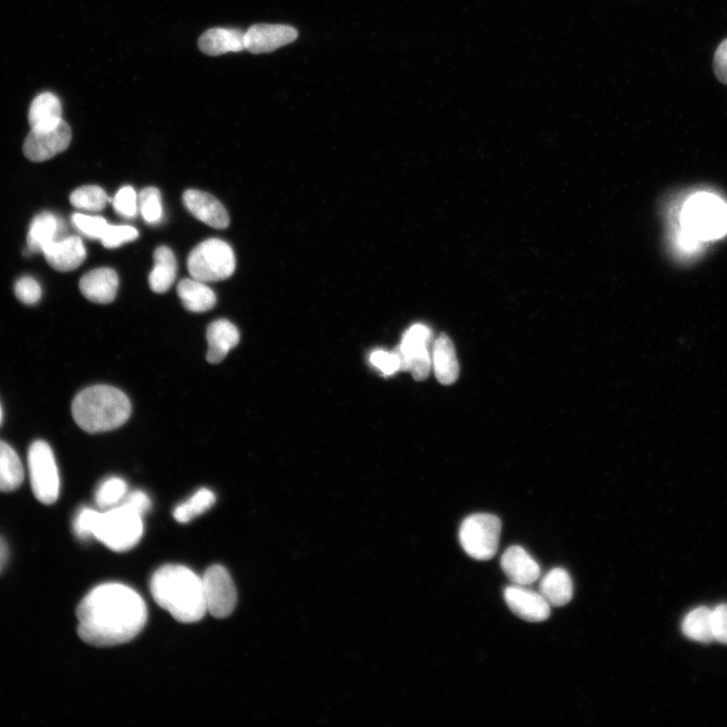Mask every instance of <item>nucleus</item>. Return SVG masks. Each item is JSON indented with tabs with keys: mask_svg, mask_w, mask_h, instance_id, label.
I'll return each mask as SVG.
<instances>
[{
	"mask_svg": "<svg viewBox=\"0 0 727 727\" xmlns=\"http://www.w3.org/2000/svg\"><path fill=\"white\" fill-rule=\"evenodd\" d=\"M77 633L86 644L114 647L134 640L145 628L147 605L129 586L108 583L91 590L77 607Z\"/></svg>",
	"mask_w": 727,
	"mask_h": 727,
	"instance_id": "obj_1",
	"label": "nucleus"
},
{
	"mask_svg": "<svg viewBox=\"0 0 727 727\" xmlns=\"http://www.w3.org/2000/svg\"><path fill=\"white\" fill-rule=\"evenodd\" d=\"M157 604L182 623L197 622L207 612L202 578L181 565L158 569L151 580Z\"/></svg>",
	"mask_w": 727,
	"mask_h": 727,
	"instance_id": "obj_2",
	"label": "nucleus"
},
{
	"mask_svg": "<svg viewBox=\"0 0 727 727\" xmlns=\"http://www.w3.org/2000/svg\"><path fill=\"white\" fill-rule=\"evenodd\" d=\"M131 412L128 396L108 385L88 387L72 403L76 424L90 434L110 432L122 427L129 420Z\"/></svg>",
	"mask_w": 727,
	"mask_h": 727,
	"instance_id": "obj_3",
	"label": "nucleus"
},
{
	"mask_svg": "<svg viewBox=\"0 0 727 727\" xmlns=\"http://www.w3.org/2000/svg\"><path fill=\"white\" fill-rule=\"evenodd\" d=\"M700 243L722 238L727 234V204L708 192L692 196L681 213V229Z\"/></svg>",
	"mask_w": 727,
	"mask_h": 727,
	"instance_id": "obj_4",
	"label": "nucleus"
},
{
	"mask_svg": "<svg viewBox=\"0 0 727 727\" xmlns=\"http://www.w3.org/2000/svg\"><path fill=\"white\" fill-rule=\"evenodd\" d=\"M143 533L142 515L124 504L105 512L97 511L92 528V538L115 552L136 547Z\"/></svg>",
	"mask_w": 727,
	"mask_h": 727,
	"instance_id": "obj_5",
	"label": "nucleus"
},
{
	"mask_svg": "<svg viewBox=\"0 0 727 727\" xmlns=\"http://www.w3.org/2000/svg\"><path fill=\"white\" fill-rule=\"evenodd\" d=\"M192 278L204 283L230 278L236 270V257L232 247L220 239L206 240L197 245L187 261Z\"/></svg>",
	"mask_w": 727,
	"mask_h": 727,
	"instance_id": "obj_6",
	"label": "nucleus"
},
{
	"mask_svg": "<svg viewBox=\"0 0 727 727\" xmlns=\"http://www.w3.org/2000/svg\"><path fill=\"white\" fill-rule=\"evenodd\" d=\"M502 531L500 519L490 513H476L464 519L459 539L464 551L478 561L491 560L497 553Z\"/></svg>",
	"mask_w": 727,
	"mask_h": 727,
	"instance_id": "obj_7",
	"label": "nucleus"
},
{
	"mask_svg": "<svg viewBox=\"0 0 727 727\" xmlns=\"http://www.w3.org/2000/svg\"><path fill=\"white\" fill-rule=\"evenodd\" d=\"M28 465L35 497L46 505L55 503L60 493V476L50 445L34 442L29 449Z\"/></svg>",
	"mask_w": 727,
	"mask_h": 727,
	"instance_id": "obj_8",
	"label": "nucleus"
},
{
	"mask_svg": "<svg viewBox=\"0 0 727 727\" xmlns=\"http://www.w3.org/2000/svg\"><path fill=\"white\" fill-rule=\"evenodd\" d=\"M432 331L425 325L412 326L403 336L396 350L401 370L409 371L417 381H424L433 368L430 343Z\"/></svg>",
	"mask_w": 727,
	"mask_h": 727,
	"instance_id": "obj_9",
	"label": "nucleus"
},
{
	"mask_svg": "<svg viewBox=\"0 0 727 727\" xmlns=\"http://www.w3.org/2000/svg\"><path fill=\"white\" fill-rule=\"evenodd\" d=\"M202 583L207 611L216 618L230 616L237 606L238 592L228 570L212 566L204 573Z\"/></svg>",
	"mask_w": 727,
	"mask_h": 727,
	"instance_id": "obj_10",
	"label": "nucleus"
},
{
	"mask_svg": "<svg viewBox=\"0 0 727 727\" xmlns=\"http://www.w3.org/2000/svg\"><path fill=\"white\" fill-rule=\"evenodd\" d=\"M71 139V129L64 121L52 129H32L24 143V154L30 161L45 162L66 151Z\"/></svg>",
	"mask_w": 727,
	"mask_h": 727,
	"instance_id": "obj_11",
	"label": "nucleus"
},
{
	"mask_svg": "<svg viewBox=\"0 0 727 727\" xmlns=\"http://www.w3.org/2000/svg\"><path fill=\"white\" fill-rule=\"evenodd\" d=\"M509 609L519 618L529 622H542L551 615V605L540 592L521 585H511L504 590Z\"/></svg>",
	"mask_w": 727,
	"mask_h": 727,
	"instance_id": "obj_12",
	"label": "nucleus"
},
{
	"mask_svg": "<svg viewBox=\"0 0 727 727\" xmlns=\"http://www.w3.org/2000/svg\"><path fill=\"white\" fill-rule=\"evenodd\" d=\"M182 199L186 210L205 225L219 230L230 226L226 207L212 194L189 189L184 192Z\"/></svg>",
	"mask_w": 727,
	"mask_h": 727,
	"instance_id": "obj_13",
	"label": "nucleus"
},
{
	"mask_svg": "<svg viewBox=\"0 0 727 727\" xmlns=\"http://www.w3.org/2000/svg\"><path fill=\"white\" fill-rule=\"evenodd\" d=\"M297 37V31L290 26L254 25L246 32V50L252 54L271 53L293 43Z\"/></svg>",
	"mask_w": 727,
	"mask_h": 727,
	"instance_id": "obj_14",
	"label": "nucleus"
},
{
	"mask_svg": "<svg viewBox=\"0 0 727 727\" xmlns=\"http://www.w3.org/2000/svg\"><path fill=\"white\" fill-rule=\"evenodd\" d=\"M501 568L514 585L529 586L541 577L540 565L519 546H512L504 552Z\"/></svg>",
	"mask_w": 727,
	"mask_h": 727,
	"instance_id": "obj_15",
	"label": "nucleus"
},
{
	"mask_svg": "<svg viewBox=\"0 0 727 727\" xmlns=\"http://www.w3.org/2000/svg\"><path fill=\"white\" fill-rule=\"evenodd\" d=\"M119 284V276L114 269L98 268L86 273L81 278L79 287L89 301L108 304L115 300Z\"/></svg>",
	"mask_w": 727,
	"mask_h": 727,
	"instance_id": "obj_16",
	"label": "nucleus"
},
{
	"mask_svg": "<svg viewBox=\"0 0 727 727\" xmlns=\"http://www.w3.org/2000/svg\"><path fill=\"white\" fill-rule=\"evenodd\" d=\"M48 264L59 272L77 269L86 259V249L82 240L69 236L57 240L43 251Z\"/></svg>",
	"mask_w": 727,
	"mask_h": 727,
	"instance_id": "obj_17",
	"label": "nucleus"
},
{
	"mask_svg": "<svg viewBox=\"0 0 727 727\" xmlns=\"http://www.w3.org/2000/svg\"><path fill=\"white\" fill-rule=\"evenodd\" d=\"M206 340L209 344L206 354L207 361L219 364L224 361L232 349L237 347L240 342V333L231 322L219 320L207 328Z\"/></svg>",
	"mask_w": 727,
	"mask_h": 727,
	"instance_id": "obj_18",
	"label": "nucleus"
},
{
	"mask_svg": "<svg viewBox=\"0 0 727 727\" xmlns=\"http://www.w3.org/2000/svg\"><path fill=\"white\" fill-rule=\"evenodd\" d=\"M246 32L238 29L214 28L207 30L198 40V47L207 56H221L246 50Z\"/></svg>",
	"mask_w": 727,
	"mask_h": 727,
	"instance_id": "obj_19",
	"label": "nucleus"
},
{
	"mask_svg": "<svg viewBox=\"0 0 727 727\" xmlns=\"http://www.w3.org/2000/svg\"><path fill=\"white\" fill-rule=\"evenodd\" d=\"M432 363L436 377L442 384L451 385L457 381L460 367L456 349L452 340L445 334L434 344Z\"/></svg>",
	"mask_w": 727,
	"mask_h": 727,
	"instance_id": "obj_20",
	"label": "nucleus"
},
{
	"mask_svg": "<svg viewBox=\"0 0 727 727\" xmlns=\"http://www.w3.org/2000/svg\"><path fill=\"white\" fill-rule=\"evenodd\" d=\"M63 223L53 214L45 212L38 215L32 222L28 234V249L32 254L43 253L53 242L63 239Z\"/></svg>",
	"mask_w": 727,
	"mask_h": 727,
	"instance_id": "obj_21",
	"label": "nucleus"
},
{
	"mask_svg": "<svg viewBox=\"0 0 727 727\" xmlns=\"http://www.w3.org/2000/svg\"><path fill=\"white\" fill-rule=\"evenodd\" d=\"M177 294L183 306L191 313H205L217 304V295L204 282L186 278L179 282Z\"/></svg>",
	"mask_w": 727,
	"mask_h": 727,
	"instance_id": "obj_22",
	"label": "nucleus"
},
{
	"mask_svg": "<svg viewBox=\"0 0 727 727\" xmlns=\"http://www.w3.org/2000/svg\"><path fill=\"white\" fill-rule=\"evenodd\" d=\"M62 121L61 102L55 94L45 92L34 99L29 112V123L33 130L52 129Z\"/></svg>",
	"mask_w": 727,
	"mask_h": 727,
	"instance_id": "obj_23",
	"label": "nucleus"
},
{
	"mask_svg": "<svg viewBox=\"0 0 727 727\" xmlns=\"http://www.w3.org/2000/svg\"><path fill=\"white\" fill-rule=\"evenodd\" d=\"M177 276V261L173 251L161 246L154 253V268L149 275V284L156 293H165L173 285Z\"/></svg>",
	"mask_w": 727,
	"mask_h": 727,
	"instance_id": "obj_24",
	"label": "nucleus"
},
{
	"mask_svg": "<svg viewBox=\"0 0 727 727\" xmlns=\"http://www.w3.org/2000/svg\"><path fill=\"white\" fill-rule=\"evenodd\" d=\"M573 582L569 573L562 568L551 570L541 581L540 593L551 606L562 607L573 598Z\"/></svg>",
	"mask_w": 727,
	"mask_h": 727,
	"instance_id": "obj_25",
	"label": "nucleus"
},
{
	"mask_svg": "<svg viewBox=\"0 0 727 727\" xmlns=\"http://www.w3.org/2000/svg\"><path fill=\"white\" fill-rule=\"evenodd\" d=\"M24 467L17 452L0 441V492H12L24 481Z\"/></svg>",
	"mask_w": 727,
	"mask_h": 727,
	"instance_id": "obj_26",
	"label": "nucleus"
},
{
	"mask_svg": "<svg viewBox=\"0 0 727 727\" xmlns=\"http://www.w3.org/2000/svg\"><path fill=\"white\" fill-rule=\"evenodd\" d=\"M682 632L688 639L709 644L714 641L712 633V610L698 607L686 615L682 622Z\"/></svg>",
	"mask_w": 727,
	"mask_h": 727,
	"instance_id": "obj_27",
	"label": "nucleus"
},
{
	"mask_svg": "<svg viewBox=\"0 0 727 727\" xmlns=\"http://www.w3.org/2000/svg\"><path fill=\"white\" fill-rule=\"evenodd\" d=\"M216 495L209 489L202 488L191 498L178 505L174 510V518L180 524H187L193 518L211 509L216 503Z\"/></svg>",
	"mask_w": 727,
	"mask_h": 727,
	"instance_id": "obj_28",
	"label": "nucleus"
},
{
	"mask_svg": "<svg viewBox=\"0 0 727 727\" xmlns=\"http://www.w3.org/2000/svg\"><path fill=\"white\" fill-rule=\"evenodd\" d=\"M112 201L107 192L96 185L77 188L70 195V202L75 209L85 212H100Z\"/></svg>",
	"mask_w": 727,
	"mask_h": 727,
	"instance_id": "obj_29",
	"label": "nucleus"
},
{
	"mask_svg": "<svg viewBox=\"0 0 727 727\" xmlns=\"http://www.w3.org/2000/svg\"><path fill=\"white\" fill-rule=\"evenodd\" d=\"M127 492V483L121 478L113 477L99 485L95 493V501L101 509H110L119 505Z\"/></svg>",
	"mask_w": 727,
	"mask_h": 727,
	"instance_id": "obj_30",
	"label": "nucleus"
},
{
	"mask_svg": "<svg viewBox=\"0 0 727 727\" xmlns=\"http://www.w3.org/2000/svg\"><path fill=\"white\" fill-rule=\"evenodd\" d=\"M139 210L149 225H156L163 219L161 192L156 187L143 189L138 196Z\"/></svg>",
	"mask_w": 727,
	"mask_h": 727,
	"instance_id": "obj_31",
	"label": "nucleus"
},
{
	"mask_svg": "<svg viewBox=\"0 0 727 727\" xmlns=\"http://www.w3.org/2000/svg\"><path fill=\"white\" fill-rule=\"evenodd\" d=\"M138 238V230L131 226L109 225L100 241L103 247H106L107 249H116L124 244L136 241Z\"/></svg>",
	"mask_w": 727,
	"mask_h": 727,
	"instance_id": "obj_32",
	"label": "nucleus"
},
{
	"mask_svg": "<svg viewBox=\"0 0 727 727\" xmlns=\"http://www.w3.org/2000/svg\"><path fill=\"white\" fill-rule=\"evenodd\" d=\"M116 212L124 218L133 219L139 210L138 195L132 186L121 188L112 200Z\"/></svg>",
	"mask_w": 727,
	"mask_h": 727,
	"instance_id": "obj_33",
	"label": "nucleus"
},
{
	"mask_svg": "<svg viewBox=\"0 0 727 727\" xmlns=\"http://www.w3.org/2000/svg\"><path fill=\"white\" fill-rule=\"evenodd\" d=\"M74 226L88 238L101 239L107 231L109 224L102 217L87 216L83 214H75L72 217Z\"/></svg>",
	"mask_w": 727,
	"mask_h": 727,
	"instance_id": "obj_34",
	"label": "nucleus"
},
{
	"mask_svg": "<svg viewBox=\"0 0 727 727\" xmlns=\"http://www.w3.org/2000/svg\"><path fill=\"white\" fill-rule=\"evenodd\" d=\"M370 362L385 376H391L401 370L400 359L396 351L377 350L371 354Z\"/></svg>",
	"mask_w": 727,
	"mask_h": 727,
	"instance_id": "obj_35",
	"label": "nucleus"
},
{
	"mask_svg": "<svg viewBox=\"0 0 727 727\" xmlns=\"http://www.w3.org/2000/svg\"><path fill=\"white\" fill-rule=\"evenodd\" d=\"M15 293L23 303L34 305L42 297V288L36 279L27 276L16 283Z\"/></svg>",
	"mask_w": 727,
	"mask_h": 727,
	"instance_id": "obj_36",
	"label": "nucleus"
},
{
	"mask_svg": "<svg viewBox=\"0 0 727 727\" xmlns=\"http://www.w3.org/2000/svg\"><path fill=\"white\" fill-rule=\"evenodd\" d=\"M96 513L97 511L92 508L83 507L75 516L73 531L80 540L92 538V528Z\"/></svg>",
	"mask_w": 727,
	"mask_h": 727,
	"instance_id": "obj_37",
	"label": "nucleus"
},
{
	"mask_svg": "<svg viewBox=\"0 0 727 727\" xmlns=\"http://www.w3.org/2000/svg\"><path fill=\"white\" fill-rule=\"evenodd\" d=\"M712 633L714 641L727 645V604L712 610Z\"/></svg>",
	"mask_w": 727,
	"mask_h": 727,
	"instance_id": "obj_38",
	"label": "nucleus"
},
{
	"mask_svg": "<svg viewBox=\"0 0 727 727\" xmlns=\"http://www.w3.org/2000/svg\"><path fill=\"white\" fill-rule=\"evenodd\" d=\"M120 504L128 506L142 516L152 507L150 497L140 490L133 491L129 494L127 493L126 497Z\"/></svg>",
	"mask_w": 727,
	"mask_h": 727,
	"instance_id": "obj_39",
	"label": "nucleus"
},
{
	"mask_svg": "<svg viewBox=\"0 0 727 727\" xmlns=\"http://www.w3.org/2000/svg\"><path fill=\"white\" fill-rule=\"evenodd\" d=\"M713 64L717 79L727 85V39L717 48Z\"/></svg>",
	"mask_w": 727,
	"mask_h": 727,
	"instance_id": "obj_40",
	"label": "nucleus"
},
{
	"mask_svg": "<svg viewBox=\"0 0 727 727\" xmlns=\"http://www.w3.org/2000/svg\"><path fill=\"white\" fill-rule=\"evenodd\" d=\"M9 547L6 541L0 537V573L3 572L9 560Z\"/></svg>",
	"mask_w": 727,
	"mask_h": 727,
	"instance_id": "obj_41",
	"label": "nucleus"
},
{
	"mask_svg": "<svg viewBox=\"0 0 727 727\" xmlns=\"http://www.w3.org/2000/svg\"><path fill=\"white\" fill-rule=\"evenodd\" d=\"M3 422V409L2 406H0V425H2Z\"/></svg>",
	"mask_w": 727,
	"mask_h": 727,
	"instance_id": "obj_42",
	"label": "nucleus"
}]
</instances>
